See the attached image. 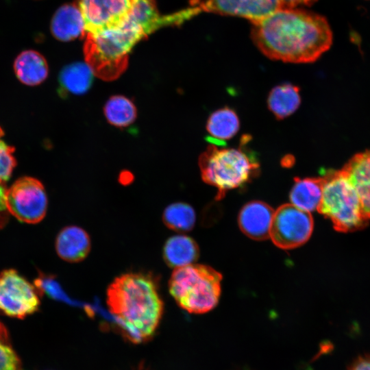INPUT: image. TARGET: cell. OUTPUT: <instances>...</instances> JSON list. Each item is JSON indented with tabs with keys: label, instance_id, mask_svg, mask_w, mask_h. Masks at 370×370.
I'll return each mask as SVG.
<instances>
[{
	"label": "cell",
	"instance_id": "obj_3",
	"mask_svg": "<svg viewBox=\"0 0 370 370\" xmlns=\"http://www.w3.org/2000/svg\"><path fill=\"white\" fill-rule=\"evenodd\" d=\"M148 34L128 16L119 26L86 33L84 53L93 74L104 81L119 78L128 66L129 53Z\"/></svg>",
	"mask_w": 370,
	"mask_h": 370
},
{
	"label": "cell",
	"instance_id": "obj_12",
	"mask_svg": "<svg viewBox=\"0 0 370 370\" xmlns=\"http://www.w3.org/2000/svg\"><path fill=\"white\" fill-rule=\"evenodd\" d=\"M274 210L267 204L252 201L246 204L238 214V225L248 237L262 241L269 238Z\"/></svg>",
	"mask_w": 370,
	"mask_h": 370
},
{
	"label": "cell",
	"instance_id": "obj_5",
	"mask_svg": "<svg viewBox=\"0 0 370 370\" xmlns=\"http://www.w3.org/2000/svg\"><path fill=\"white\" fill-rule=\"evenodd\" d=\"M221 280V274L212 267L193 263L174 269L169 291L180 308L189 313L203 314L218 304Z\"/></svg>",
	"mask_w": 370,
	"mask_h": 370
},
{
	"label": "cell",
	"instance_id": "obj_18",
	"mask_svg": "<svg viewBox=\"0 0 370 370\" xmlns=\"http://www.w3.org/2000/svg\"><path fill=\"white\" fill-rule=\"evenodd\" d=\"M290 193V200L298 208L312 212L317 209L322 197L323 178L295 177Z\"/></svg>",
	"mask_w": 370,
	"mask_h": 370
},
{
	"label": "cell",
	"instance_id": "obj_19",
	"mask_svg": "<svg viewBox=\"0 0 370 370\" xmlns=\"http://www.w3.org/2000/svg\"><path fill=\"white\" fill-rule=\"evenodd\" d=\"M300 103L299 88L289 83L274 87L267 99L269 109L280 120L291 115Z\"/></svg>",
	"mask_w": 370,
	"mask_h": 370
},
{
	"label": "cell",
	"instance_id": "obj_10",
	"mask_svg": "<svg viewBox=\"0 0 370 370\" xmlns=\"http://www.w3.org/2000/svg\"><path fill=\"white\" fill-rule=\"evenodd\" d=\"M133 0H76L86 33H96L120 25L127 17Z\"/></svg>",
	"mask_w": 370,
	"mask_h": 370
},
{
	"label": "cell",
	"instance_id": "obj_16",
	"mask_svg": "<svg viewBox=\"0 0 370 370\" xmlns=\"http://www.w3.org/2000/svg\"><path fill=\"white\" fill-rule=\"evenodd\" d=\"M14 70L21 82L27 86L41 84L48 76V64L45 57L32 49L21 52L14 62Z\"/></svg>",
	"mask_w": 370,
	"mask_h": 370
},
{
	"label": "cell",
	"instance_id": "obj_14",
	"mask_svg": "<svg viewBox=\"0 0 370 370\" xmlns=\"http://www.w3.org/2000/svg\"><path fill=\"white\" fill-rule=\"evenodd\" d=\"M91 249L89 234L80 227L69 225L61 230L56 240V250L60 258L68 262L84 260Z\"/></svg>",
	"mask_w": 370,
	"mask_h": 370
},
{
	"label": "cell",
	"instance_id": "obj_22",
	"mask_svg": "<svg viewBox=\"0 0 370 370\" xmlns=\"http://www.w3.org/2000/svg\"><path fill=\"white\" fill-rule=\"evenodd\" d=\"M103 113L107 121L119 128L131 125L137 117V109L133 101L120 95H113L107 100Z\"/></svg>",
	"mask_w": 370,
	"mask_h": 370
},
{
	"label": "cell",
	"instance_id": "obj_30",
	"mask_svg": "<svg viewBox=\"0 0 370 370\" xmlns=\"http://www.w3.org/2000/svg\"><path fill=\"white\" fill-rule=\"evenodd\" d=\"M231 370H251V369L246 367H235Z\"/></svg>",
	"mask_w": 370,
	"mask_h": 370
},
{
	"label": "cell",
	"instance_id": "obj_15",
	"mask_svg": "<svg viewBox=\"0 0 370 370\" xmlns=\"http://www.w3.org/2000/svg\"><path fill=\"white\" fill-rule=\"evenodd\" d=\"M50 30L54 38L63 42L84 36V20L76 3L64 4L56 11Z\"/></svg>",
	"mask_w": 370,
	"mask_h": 370
},
{
	"label": "cell",
	"instance_id": "obj_7",
	"mask_svg": "<svg viewBox=\"0 0 370 370\" xmlns=\"http://www.w3.org/2000/svg\"><path fill=\"white\" fill-rule=\"evenodd\" d=\"M40 292L14 269L0 273V314L24 318L38 310Z\"/></svg>",
	"mask_w": 370,
	"mask_h": 370
},
{
	"label": "cell",
	"instance_id": "obj_11",
	"mask_svg": "<svg viewBox=\"0 0 370 370\" xmlns=\"http://www.w3.org/2000/svg\"><path fill=\"white\" fill-rule=\"evenodd\" d=\"M194 15L201 12L243 17L257 22L281 8L280 0H202L192 5Z\"/></svg>",
	"mask_w": 370,
	"mask_h": 370
},
{
	"label": "cell",
	"instance_id": "obj_26",
	"mask_svg": "<svg viewBox=\"0 0 370 370\" xmlns=\"http://www.w3.org/2000/svg\"><path fill=\"white\" fill-rule=\"evenodd\" d=\"M6 190L4 184L0 183V230L8 223L10 214L6 203Z\"/></svg>",
	"mask_w": 370,
	"mask_h": 370
},
{
	"label": "cell",
	"instance_id": "obj_25",
	"mask_svg": "<svg viewBox=\"0 0 370 370\" xmlns=\"http://www.w3.org/2000/svg\"><path fill=\"white\" fill-rule=\"evenodd\" d=\"M3 131L0 127V183L4 184L10 177L16 166L13 156L14 147L8 145L3 140Z\"/></svg>",
	"mask_w": 370,
	"mask_h": 370
},
{
	"label": "cell",
	"instance_id": "obj_9",
	"mask_svg": "<svg viewBox=\"0 0 370 370\" xmlns=\"http://www.w3.org/2000/svg\"><path fill=\"white\" fill-rule=\"evenodd\" d=\"M6 203L10 213L18 220L37 223L45 217L47 197L42 183L32 177H22L7 188Z\"/></svg>",
	"mask_w": 370,
	"mask_h": 370
},
{
	"label": "cell",
	"instance_id": "obj_13",
	"mask_svg": "<svg viewBox=\"0 0 370 370\" xmlns=\"http://www.w3.org/2000/svg\"><path fill=\"white\" fill-rule=\"evenodd\" d=\"M356 190L365 216L370 219V150L355 154L341 169Z\"/></svg>",
	"mask_w": 370,
	"mask_h": 370
},
{
	"label": "cell",
	"instance_id": "obj_1",
	"mask_svg": "<svg viewBox=\"0 0 370 370\" xmlns=\"http://www.w3.org/2000/svg\"><path fill=\"white\" fill-rule=\"evenodd\" d=\"M254 42L270 59L308 63L317 60L332 43L326 18L301 8H280L253 23Z\"/></svg>",
	"mask_w": 370,
	"mask_h": 370
},
{
	"label": "cell",
	"instance_id": "obj_20",
	"mask_svg": "<svg viewBox=\"0 0 370 370\" xmlns=\"http://www.w3.org/2000/svg\"><path fill=\"white\" fill-rule=\"evenodd\" d=\"M94 75L86 63L73 62L61 70L59 82L66 93L83 95L91 88Z\"/></svg>",
	"mask_w": 370,
	"mask_h": 370
},
{
	"label": "cell",
	"instance_id": "obj_4",
	"mask_svg": "<svg viewBox=\"0 0 370 370\" xmlns=\"http://www.w3.org/2000/svg\"><path fill=\"white\" fill-rule=\"evenodd\" d=\"M198 164L202 180L217 188V200L251 180L260 171L257 158L243 144L238 148L210 145L199 156Z\"/></svg>",
	"mask_w": 370,
	"mask_h": 370
},
{
	"label": "cell",
	"instance_id": "obj_2",
	"mask_svg": "<svg viewBox=\"0 0 370 370\" xmlns=\"http://www.w3.org/2000/svg\"><path fill=\"white\" fill-rule=\"evenodd\" d=\"M106 304L123 333L136 343L153 336L164 312L155 280L142 273L116 277L107 288Z\"/></svg>",
	"mask_w": 370,
	"mask_h": 370
},
{
	"label": "cell",
	"instance_id": "obj_28",
	"mask_svg": "<svg viewBox=\"0 0 370 370\" xmlns=\"http://www.w3.org/2000/svg\"><path fill=\"white\" fill-rule=\"evenodd\" d=\"M317 0H280L281 8H295L298 5H308Z\"/></svg>",
	"mask_w": 370,
	"mask_h": 370
},
{
	"label": "cell",
	"instance_id": "obj_6",
	"mask_svg": "<svg viewBox=\"0 0 370 370\" xmlns=\"http://www.w3.org/2000/svg\"><path fill=\"white\" fill-rule=\"evenodd\" d=\"M319 213L332 221L335 230L352 232L365 228V216L356 190L342 169L324 171Z\"/></svg>",
	"mask_w": 370,
	"mask_h": 370
},
{
	"label": "cell",
	"instance_id": "obj_23",
	"mask_svg": "<svg viewBox=\"0 0 370 370\" xmlns=\"http://www.w3.org/2000/svg\"><path fill=\"white\" fill-rule=\"evenodd\" d=\"M162 221L170 230L184 233L193 230L196 221L195 212L192 206L184 202H176L165 208Z\"/></svg>",
	"mask_w": 370,
	"mask_h": 370
},
{
	"label": "cell",
	"instance_id": "obj_8",
	"mask_svg": "<svg viewBox=\"0 0 370 370\" xmlns=\"http://www.w3.org/2000/svg\"><path fill=\"white\" fill-rule=\"evenodd\" d=\"M313 227L310 212L292 204H283L274 212L269 238L277 247L291 249L306 243Z\"/></svg>",
	"mask_w": 370,
	"mask_h": 370
},
{
	"label": "cell",
	"instance_id": "obj_27",
	"mask_svg": "<svg viewBox=\"0 0 370 370\" xmlns=\"http://www.w3.org/2000/svg\"><path fill=\"white\" fill-rule=\"evenodd\" d=\"M349 370H370V356L358 357L352 363Z\"/></svg>",
	"mask_w": 370,
	"mask_h": 370
},
{
	"label": "cell",
	"instance_id": "obj_29",
	"mask_svg": "<svg viewBox=\"0 0 370 370\" xmlns=\"http://www.w3.org/2000/svg\"><path fill=\"white\" fill-rule=\"evenodd\" d=\"M132 175L128 171H123L120 175V181L121 182H125L126 184L127 182L132 180Z\"/></svg>",
	"mask_w": 370,
	"mask_h": 370
},
{
	"label": "cell",
	"instance_id": "obj_17",
	"mask_svg": "<svg viewBox=\"0 0 370 370\" xmlns=\"http://www.w3.org/2000/svg\"><path fill=\"white\" fill-rule=\"evenodd\" d=\"M162 254L165 263L176 269L195 263L199 258V249L194 239L178 234L166 241Z\"/></svg>",
	"mask_w": 370,
	"mask_h": 370
},
{
	"label": "cell",
	"instance_id": "obj_21",
	"mask_svg": "<svg viewBox=\"0 0 370 370\" xmlns=\"http://www.w3.org/2000/svg\"><path fill=\"white\" fill-rule=\"evenodd\" d=\"M240 127L238 117L231 108L225 107L212 112L209 116L206 130L212 141L218 142L217 145L221 146L223 142L234 137Z\"/></svg>",
	"mask_w": 370,
	"mask_h": 370
},
{
	"label": "cell",
	"instance_id": "obj_24",
	"mask_svg": "<svg viewBox=\"0 0 370 370\" xmlns=\"http://www.w3.org/2000/svg\"><path fill=\"white\" fill-rule=\"evenodd\" d=\"M0 370H21L20 360L12 346L7 329L1 321Z\"/></svg>",
	"mask_w": 370,
	"mask_h": 370
}]
</instances>
